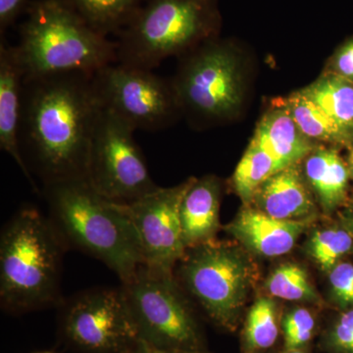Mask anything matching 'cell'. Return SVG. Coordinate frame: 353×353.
<instances>
[{
    "label": "cell",
    "instance_id": "1",
    "mask_svg": "<svg viewBox=\"0 0 353 353\" xmlns=\"http://www.w3.org/2000/svg\"><path fill=\"white\" fill-rule=\"evenodd\" d=\"M92 76L69 73L25 79L21 154L28 170L43 185L87 176L90 145L101 110Z\"/></svg>",
    "mask_w": 353,
    "mask_h": 353
},
{
    "label": "cell",
    "instance_id": "2",
    "mask_svg": "<svg viewBox=\"0 0 353 353\" xmlns=\"http://www.w3.org/2000/svg\"><path fill=\"white\" fill-rule=\"evenodd\" d=\"M50 219L67 248L92 255L122 283L143 267L138 238L121 204L109 201L87 179L43 185Z\"/></svg>",
    "mask_w": 353,
    "mask_h": 353
},
{
    "label": "cell",
    "instance_id": "3",
    "mask_svg": "<svg viewBox=\"0 0 353 353\" xmlns=\"http://www.w3.org/2000/svg\"><path fill=\"white\" fill-rule=\"evenodd\" d=\"M67 250L50 218L34 208L18 211L0 236L2 308L24 313L61 305L62 259Z\"/></svg>",
    "mask_w": 353,
    "mask_h": 353
},
{
    "label": "cell",
    "instance_id": "4",
    "mask_svg": "<svg viewBox=\"0 0 353 353\" xmlns=\"http://www.w3.org/2000/svg\"><path fill=\"white\" fill-rule=\"evenodd\" d=\"M17 48L25 79L57 74L94 75L118 62L117 43L88 25L67 0L30 2Z\"/></svg>",
    "mask_w": 353,
    "mask_h": 353
},
{
    "label": "cell",
    "instance_id": "5",
    "mask_svg": "<svg viewBox=\"0 0 353 353\" xmlns=\"http://www.w3.org/2000/svg\"><path fill=\"white\" fill-rule=\"evenodd\" d=\"M218 23L217 0H148L117 34L118 62L153 71L165 58L210 41Z\"/></svg>",
    "mask_w": 353,
    "mask_h": 353
},
{
    "label": "cell",
    "instance_id": "6",
    "mask_svg": "<svg viewBox=\"0 0 353 353\" xmlns=\"http://www.w3.org/2000/svg\"><path fill=\"white\" fill-rule=\"evenodd\" d=\"M129 124L101 108L95 124L87 167V181L99 194L129 203L154 192L158 185Z\"/></svg>",
    "mask_w": 353,
    "mask_h": 353
},
{
    "label": "cell",
    "instance_id": "7",
    "mask_svg": "<svg viewBox=\"0 0 353 353\" xmlns=\"http://www.w3.org/2000/svg\"><path fill=\"white\" fill-rule=\"evenodd\" d=\"M139 339L161 350H201V336L173 276L157 275L141 267L122 283Z\"/></svg>",
    "mask_w": 353,
    "mask_h": 353
},
{
    "label": "cell",
    "instance_id": "8",
    "mask_svg": "<svg viewBox=\"0 0 353 353\" xmlns=\"http://www.w3.org/2000/svg\"><path fill=\"white\" fill-rule=\"evenodd\" d=\"M182 259L183 284L209 317L233 329L252 282V266L232 246L215 241L190 248Z\"/></svg>",
    "mask_w": 353,
    "mask_h": 353
},
{
    "label": "cell",
    "instance_id": "9",
    "mask_svg": "<svg viewBox=\"0 0 353 353\" xmlns=\"http://www.w3.org/2000/svg\"><path fill=\"white\" fill-rule=\"evenodd\" d=\"M61 334L80 353H132L141 339L122 288L90 290L61 304Z\"/></svg>",
    "mask_w": 353,
    "mask_h": 353
},
{
    "label": "cell",
    "instance_id": "10",
    "mask_svg": "<svg viewBox=\"0 0 353 353\" xmlns=\"http://www.w3.org/2000/svg\"><path fill=\"white\" fill-rule=\"evenodd\" d=\"M92 83L101 108L136 131L163 129L182 109L173 83L166 82L152 70L116 62L97 71L92 76Z\"/></svg>",
    "mask_w": 353,
    "mask_h": 353
},
{
    "label": "cell",
    "instance_id": "11",
    "mask_svg": "<svg viewBox=\"0 0 353 353\" xmlns=\"http://www.w3.org/2000/svg\"><path fill=\"white\" fill-rule=\"evenodd\" d=\"M183 62L173 83L181 108L208 120L238 110L243 97L240 64L228 44L205 41Z\"/></svg>",
    "mask_w": 353,
    "mask_h": 353
},
{
    "label": "cell",
    "instance_id": "12",
    "mask_svg": "<svg viewBox=\"0 0 353 353\" xmlns=\"http://www.w3.org/2000/svg\"><path fill=\"white\" fill-rule=\"evenodd\" d=\"M194 179L172 188H158L141 199L120 203L138 238L143 267L157 275L173 276V269L185 256L180 205Z\"/></svg>",
    "mask_w": 353,
    "mask_h": 353
},
{
    "label": "cell",
    "instance_id": "13",
    "mask_svg": "<svg viewBox=\"0 0 353 353\" xmlns=\"http://www.w3.org/2000/svg\"><path fill=\"white\" fill-rule=\"evenodd\" d=\"M25 70L17 46L1 39L0 43V148L17 163L34 190L38 187L27 166L19 145Z\"/></svg>",
    "mask_w": 353,
    "mask_h": 353
},
{
    "label": "cell",
    "instance_id": "14",
    "mask_svg": "<svg viewBox=\"0 0 353 353\" xmlns=\"http://www.w3.org/2000/svg\"><path fill=\"white\" fill-rule=\"evenodd\" d=\"M307 227L303 220H281L256 209L241 211L228 230L252 252L267 257L290 252Z\"/></svg>",
    "mask_w": 353,
    "mask_h": 353
},
{
    "label": "cell",
    "instance_id": "15",
    "mask_svg": "<svg viewBox=\"0 0 353 353\" xmlns=\"http://www.w3.org/2000/svg\"><path fill=\"white\" fill-rule=\"evenodd\" d=\"M220 183L212 176L194 179L180 205L183 240L187 250L210 243L219 227Z\"/></svg>",
    "mask_w": 353,
    "mask_h": 353
},
{
    "label": "cell",
    "instance_id": "16",
    "mask_svg": "<svg viewBox=\"0 0 353 353\" xmlns=\"http://www.w3.org/2000/svg\"><path fill=\"white\" fill-rule=\"evenodd\" d=\"M252 141L273 158L280 170L296 165L313 150L311 139L281 105L265 114Z\"/></svg>",
    "mask_w": 353,
    "mask_h": 353
},
{
    "label": "cell",
    "instance_id": "17",
    "mask_svg": "<svg viewBox=\"0 0 353 353\" xmlns=\"http://www.w3.org/2000/svg\"><path fill=\"white\" fill-rule=\"evenodd\" d=\"M259 210L281 220H299L311 213L313 202L294 165L270 176L257 190Z\"/></svg>",
    "mask_w": 353,
    "mask_h": 353
},
{
    "label": "cell",
    "instance_id": "18",
    "mask_svg": "<svg viewBox=\"0 0 353 353\" xmlns=\"http://www.w3.org/2000/svg\"><path fill=\"white\" fill-rule=\"evenodd\" d=\"M305 174L325 208L333 209L343 201L348 170L338 152L318 150L310 153L305 162Z\"/></svg>",
    "mask_w": 353,
    "mask_h": 353
},
{
    "label": "cell",
    "instance_id": "19",
    "mask_svg": "<svg viewBox=\"0 0 353 353\" xmlns=\"http://www.w3.org/2000/svg\"><path fill=\"white\" fill-rule=\"evenodd\" d=\"M307 99L338 123L345 131L353 130V82L328 73L301 90Z\"/></svg>",
    "mask_w": 353,
    "mask_h": 353
},
{
    "label": "cell",
    "instance_id": "20",
    "mask_svg": "<svg viewBox=\"0 0 353 353\" xmlns=\"http://www.w3.org/2000/svg\"><path fill=\"white\" fill-rule=\"evenodd\" d=\"M71 6L101 34H118L134 17L145 0H67Z\"/></svg>",
    "mask_w": 353,
    "mask_h": 353
},
{
    "label": "cell",
    "instance_id": "21",
    "mask_svg": "<svg viewBox=\"0 0 353 353\" xmlns=\"http://www.w3.org/2000/svg\"><path fill=\"white\" fill-rule=\"evenodd\" d=\"M279 105L287 109L301 131L309 139L343 141L348 132L301 92L290 95Z\"/></svg>",
    "mask_w": 353,
    "mask_h": 353
},
{
    "label": "cell",
    "instance_id": "22",
    "mask_svg": "<svg viewBox=\"0 0 353 353\" xmlns=\"http://www.w3.org/2000/svg\"><path fill=\"white\" fill-rule=\"evenodd\" d=\"M279 171L273 158L252 141L234 171V190L243 201H252L257 190Z\"/></svg>",
    "mask_w": 353,
    "mask_h": 353
},
{
    "label": "cell",
    "instance_id": "23",
    "mask_svg": "<svg viewBox=\"0 0 353 353\" xmlns=\"http://www.w3.org/2000/svg\"><path fill=\"white\" fill-rule=\"evenodd\" d=\"M275 304L268 299H259L248 312L245 327V340L250 350L271 347L278 338Z\"/></svg>",
    "mask_w": 353,
    "mask_h": 353
},
{
    "label": "cell",
    "instance_id": "24",
    "mask_svg": "<svg viewBox=\"0 0 353 353\" xmlns=\"http://www.w3.org/2000/svg\"><path fill=\"white\" fill-rule=\"evenodd\" d=\"M272 296L285 301H313L316 294L305 272L296 264H284L267 281Z\"/></svg>",
    "mask_w": 353,
    "mask_h": 353
},
{
    "label": "cell",
    "instance_id": "25",
    "mask_svg": "<svg viewBox=\"0 0 353 353\" xmlns=\"http://www.w3.org/2000/svg\"><path fill=\"white\" fill-rule=\"evenodd\" d=\"M352 234L343 229H327L316 232L310 241L309 252L323 270L331 271L338 260L352 250Z\"/></svg>",
    "mask_w": 353,
    "mask_h": 353
},
{
    "label": "cell",
    "instance_id": "26",
    "mask_svg": "<svg viewBox=\"0 0 353 353\" xmlns=\"http://www.w3.org/2000/svg\"><path fill=\"white\" fill-rule=\"evenodd\" d=\"M283 328L287 350H297L312 338L315 328L314 317L307 309H294L285 315Z\"/></svg>",
    "mask_w": 353,
    "mask_h": 353
},
{
    "label": "cell",
    "instance_id": "27",
    "mask_svg": "<svg viewBox=\"0 0 353 353\" xmlns=\"http://www.w3.org/2000/svg\"><path fill=\"white\" fill-rule=\"evenodd\" d=\"M330 282L336 296L343 303H353V265L336 264L330 274Z\"/></svg>",
    "mask_w": 353,
    "mask_h": 353
},
{
    "label": "cell",
    "instance_id": "28",
    "mask_svg": "<svg viewBox=\"0 0 353 353\" xmlns=\"http://www.w3.org/2000/svg\"><path fill=\"white\" fill-rule=\"evenodd\" d=\"M331 343L338 352L353 353V309L343 313L334 324Z\"/></svg>",
    "mask_w": 353,
    "mask_h": 353
},
{
    "label": "cell",
    "instance_id": "29",
    "mask_svg": "<svg viewBox=\"0 0 353 353\" xmlns=\"http://www.w3.org/2000/svg\"><path fill=\"white\" fill-rule=\"evenodd\" d=\"M29 0H0V32H4L12 26L18 17L27 11Z\"/></svg>",
    "mask_w": 353,
    "mask_h": 353
},
{
    "label": "cell",
    "instance_id": "30",
    "mask_svg": "<svg viewBox=\"0 0 353 353\" xmlns=\"http://www.w3.org/2000/svg\"><path fill=\"white\" fill-rule=\"evenodd\" d=\"M332 73L353 82V39L343 44L336 53Z\"/></svg>",
    "mask_w": 353,
    "mask_h": 353
},
{
    "label": "cell",
    "instance_id": "31",
    "mask_svg": "<svg viewBox=\"0 0 353 353\" xmlns=\"http://www.w3.org/2000/svg\"><path fill=\"white\" fill-rule=\"evenodd\" d=\"M146 347H148L150 353H204L202 352V350H161L148 347V345H146Z\"/></svg>",
    "mask_w": 353,
    "mask_h": 353
},
{
    "label": "cell",
    "instance_id": "32",
    "mask_svg": "<svg viewBox=\"0 0 353 353\" xmlns=\"http://www.w3.org/2000/svg\"><path fill=\"white\" fill-rule=\"evenodd\" d=\"M132 353H150L143 341H139L138 347Z\"/></svg>",
    "mask_w": 353,
    "mask_h": 353
},
{
    "label": "cell",
    "instance_id": "33",
    "mask_svg": "<svg viewBox=\"0 0 353 353\" xmlns=\"http://www.w3.org/2000/svg\"><path fill=\"white\" fill-rule=\"evenodd\" d=\"M285 353H305L303 352V350H299V348H297V350H288L287 352Z\"/></svg>",
    "mask_w": 353,
    "mask_h": 353
},
{
    "label": "cell",
    "instance_id": "34",
    "mask_svg": "<svg viewBox=\"0 0 353 353\" xmlns=\"http://www.w3.org/2000/svg\"><path fill=\"white\" fill-rule=\"evenodd\" d=\"M350 163H352V171H353V152L352 157H350Z\"/></svg>",
    "mask_w": 353,
    "mask_h": 353
},
{
    "label": "cell",
    "instance_id": "35",
    "mask_svg": "<svg viewBox=\"0 0 353 353\" xmlns=\"http://www.w3.org/2000/svg\"><path fill=\"white\" fill-rule=\"evenodd\" d=\"M34 353H55L52 352H34Z\"/></svg>",
    "mask_w": 353,
    "mask_h": 353
},
{
    "label": "cell",
    "instance_id": "36",
    "mask_svg": "<svg viewBox=\"0 0 353 353\" xmlns=\"http://www.w3.org/2000/svg\"><path fill=\"white\" fill-rule=\"evenodd\" d=\"M352 131H353V130H352Z\"/></svg>",
    "mask_w": 353,
    "mask_h": 353
}]
</instances>
